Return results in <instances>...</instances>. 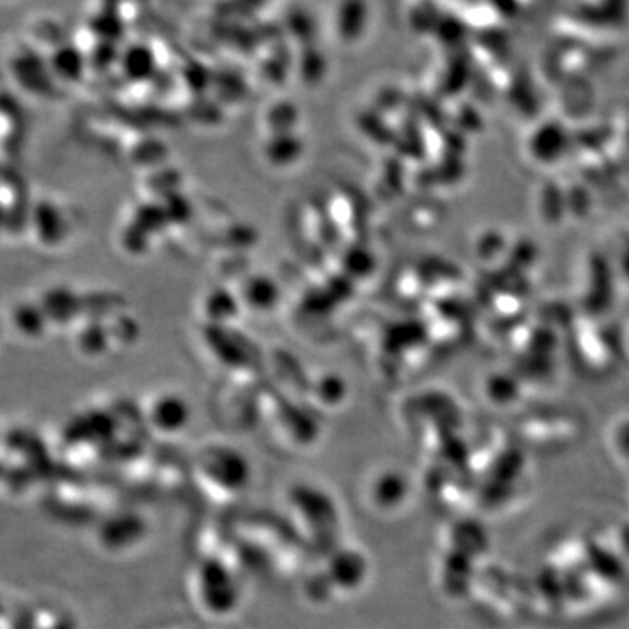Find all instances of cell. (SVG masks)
Returning <instances> with one entry per match:
<instances>
[{"label":"cell","mask_w":629,"mask_h":629,"mask_svg":"<svg viewBox=\"0 0 629 629\" xmlns=\"http://www.w3.org/2000/svg\"><path fill=\"white\" fill-rule=\"evenodd\" d=\"M617 453L629 465V423L621 426L616 435Z\"/></svg>","instance_id":"obj_1"}]
</instances>
